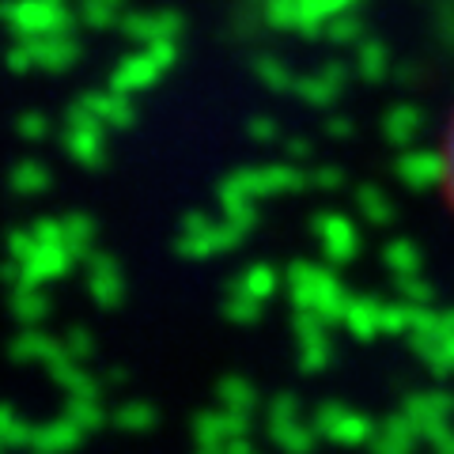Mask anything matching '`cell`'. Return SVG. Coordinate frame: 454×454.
I'll return each mask as SVG.
<instances>
[{
  "label": "cell",
  "instance_id": "8fae6325",
  "mask_svg": "<svg viewBox=\"0 0 454 454\" xmlns=\"http://www.w3.org/2000/svg\"><path fill=\"white\" fill-rule=\"evenodd\" d=\"M443 186H447L450 205H454V129H450V145L443 152Z\"/></svg>",
  "mask_w": 454,
  "mask_h": 454
},
{
  "label": "cell",
  "instance_id": "30bf717a",
  "mask_svg": "<svg viewBox=\"0 0 454 454\" xmlns=\"http://www.w3.org/2000/svg\"><path fill=\"white\" fill-rule=\"evenodd\" d=\"M254 68H258V76L269 83V88H277V91L292 83V73H288V65H284V57H269V53H262Z\"/></svg>",
  "mask_w": 454,
  "mask_h": 454
},
{
  "label": "cell",
  "instance_id": "ba28073f",
  "mask_svg": "<svg viewBox=\"0 0 454 454\" xmlns=\"http://www.w3.org/2000/svg\"><path fill=\"white\" fill-rule=\"evenodd\" d=\"M387 68H390V50L379 38H364L356 46V73L367 80H379L387 76Z\"/></svg>",
  "mask_w": 454,
  "mask_h": 454
},
{
  "label": "cell",
  "instance_id": "277c9868",
  "mask_svg": "<svg viewBox=\"0 0 454 454\" xmlns=\"http://www.w3.org/2000/svg\"><path fill=\"white\" fill-rule=\"evenodd\" d=\"M121 31L129 35L137 46H152V42H178L182 35V16L175 8H152V12H133L121 20Z\"/></svg>",
  "mask_w": 454,
  "mask_h": 454
},
{
  "label": "cell",
  "instance_id": "7c38bea8",
  "mask_svg": "<svg viewBox=\"0 0 454 454\" xmlns=\"http://www.w3.org/2000/svg\"><path fill=\"white\" fill-rule=\"evenodd\" d=\"M417 118H420V114H417V110H409V106H402V110H394V114H390V121H397V133L413 129Z\"/></svg>",
  "mask_w": 454,
  "mask_h": 454
},
{
  "label": "cell",
  "instance_id": "9c48e42d",
  "mask_svg": "<svg viewBox=\"0 0 454 454\" xmlns=\"http://www.w3.org/2000/svg\"><path fill=\"white\" fill-rule=\"evenodd\" d=\"M322 31H325V38H330L333 46H360V42L367 38L364 35V23L352 16V12H340V16H333L330 23L322 27Z\"/></svg>",
  "mask_w": 454,
  "mask_h": 454
},
{
  "label": "cell",
  "instance_id": "3957f363",
  "mask_svg": "<svg viewBox=\"0 0 454 454\" xmlns=\"http://www.w3.org/2000/svg\"><path fill=\"white\" fill-rule=\"evenodd\" d=\"M178 61V42H152V46H140L133 57H125V61L114 68V88L118 91H140L155 83L170 65Z\"/></svg>",
  "mask_w": 454,
  "mask_h": 454
},
{
  "label": "cell",
  "instance_id": "7a4b0ae2",
  "mask_svg": "<svg viewBox=\"0 0 454 454\" xmlns=\"http://www.w3.org/2000/svg\"><path fill=\"white\" fill-rule=\"evenodd\" d=\"M4 23L16 38H38V35H61L68 31V4L65 0H8Z\"/></svg>",
  "mask_w": 454,
  "mask_h": 454
},
{
  "label": "cell",
  "instance_id": "52a82bcc",
  "mask_svg": "<svg viewBox=\"0 0 454 454\" xmlns=\"http://www.w3.org/2000/svg\"><path fill=\"white\" fill-rule=\"evenodd\" d=\"M356 0H300V20H303V31H322L325 23L340 12H348Z\"/></svg>",
  "mask_w": 454,
  "mask_h": 454
},
{
  "label": "cell",
  "instance_id": "5b68a950",
  "mask_svg": "<svg viewBox=\"0 0 454 454\" xmlns=\"http://www.w3.org/2000/svg\"><path fill=\"white\" fill-rule=\"evenodd\" d=\"M340 83H345V68H340L337 61H330L322 73L300 80V91L310 98V103H330V98L340 95Z\"/></svg>",
  "mask_w": 454,
  "mask_h": 454
},
{
  "label": "cell",
  "instance_id": "6da1fadb",
  "mask_svg": "<svg viewBox=\"0 0 454 454\" xmlns=\"http://www.w3.org/2000/svg\"><path fill=\"white\" fill-rule=\"evenodd\" d=\"M73 61H80V42H76L73 31L16 38V46H12V68H16V73H27V68L61 73V68H68Z\"/></svg>",
  "mask_w": 454,
  "mask_h": 454
},
{
  "label": "cell",
  "instance_id": "8992f818",
  "mask_svg": "<svg viewBox=\"0 0 454 454\" xmlns=\"http://www.w3.org/2000/svg\"><path fill=\"white\" fill-rule=\"evenodd\" d=\"M125 0H80L76 16L91 27V31H106V27H121Z\"/></svg>",
  "mask_w": 454,
  "mask_h": 454
}]
</instances>
